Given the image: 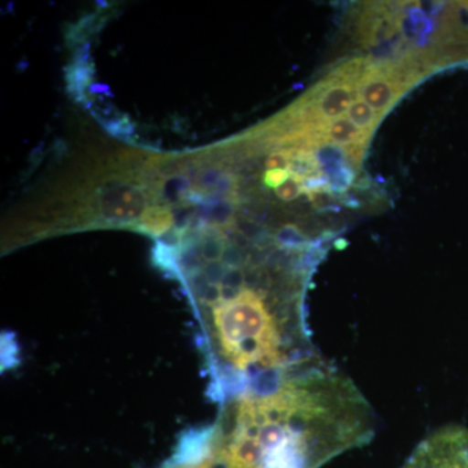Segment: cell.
<instances>
[{"label":"cell","instance_id":"7a4b0ae2","mask_svg":"<svg viewBox=\"0 0 468 468\" xmlns=\"http://www.w3.org/2000/svg\"><path fill=\"white\" fill-rule=\"evenodd\" d=\"M402 468H468V430L445 426L428 435Z\"/></svg>","mask_w":468,"mask_h":468},{"label":"cell","instance_id":"30bf717a","mask_svg":"<svg viewBox=\"0 0 468 468\" xmlns=\"http://www.w3.org/2000/svg\"><path fill=\"white\" fill-rule=\"evenodd\" d=\"M347 117H349L350 122H353L363 132L372 135L383 115L378 113L365 101L358 98V100L351 104L349 111H347Z\"/></svg>","mask_w":468,"mask_h":468},{"label":"cell","instance_id":"9c48e42d","mask_svg":"<svg viewBox=\"0 0 468 468\" xmlns=\"http://www.w3.org/2000/svg\"><path fill=\"white\" fill-rule=\"evenodd\" d=\"M367 68V58L362 57L353 58L335 68L323 80L329 86L337 84L358 85L362 77L365 76Z\"/></svg>","mask_w":468,"mask_h":468},{"label":"cell","instance_id":"52a82bcc","mask_svg":"<svg viewBox=\"0 0 468 468\" xmlns=\"http://www.w3.org/2000/svg\"><path fill=\"white\" fill-rule=\"evenodd\" d=\"M324 134L329 144L335 146L349 147L353 144H367L371 135L363 132L346 117H338L324 125Z\"/></svg>","mask_w":468,"mask_h":468},{"label":"cell","instance_id":"ba28073f","mask_svg":"<svg viewBox=\"0 0 468 468\" xmlns=\"http://www.w3.org/2000/svg\"><path fill=\"white\" fill-rule=\"evenodd\" d=\"M175 224V215L165 206H155L144 212L135 229L149 234V236L162 237L171 230Z\"/></svg>","mask_w":468,"mask_h":468},{"label":"cell","instance_id":"6da1fadb","mask_svg":"<svg viewBox=\"0 0 468 468\" xmlns=\"http://www.w3.org/2000/svg\"><path fill=\"white\" fill-rule=\"evenodd\" d=\"M375 427L359 388L320 360L227 399L215 468H322L371 441Z\"/></svg>","mask_w":468,"mask_h":468},{"label":"cell","instance_id":"8992f818","mask_svg":"<svg viewBox=\"0 0 468 468\" xmlns=\"http://www.w3.org/2000/svg\"><path fill=\"white\" fill-rule=\"evenodd\" d=\"M356 100H358L356 85H334L326 89L322 97L315 101L316 112L323 122H329L347 112L351 104Z\"/></svg>","mask_w":468,"mask_h":468},{"label":"cell","instance_id":"3957f363","mask_svg":"<svg viewBox=\"0 0 468 468\" xmlns=\"http://www.w3.org/2000/svg\"><path fill=\"white\" fill-rule=\"evenodd\" d=\"M98 217L109 224H131L147 211V196L137 185L110 183L98 190L92 201Z\"/></svg>","mask_w":468,"mask_h":468},{"label":"cell","instance_id":"7c38bea8","mask_svg":"<svg viewBox=\"0 0 468 468\" xmlns=\"http://www.w3.org/2000/svg\"><path fill=\"white\" fill-rule=\"evenodd\" d=\"M291 158L292 150L275 151V153L268 155L266 162H264V167H266V171H272V169H288Z\"/></svg>","mask_w":468,"mask_h":468},{"label":"cell","instance_id":"4fadbf2b","mask_svg":"<svg viewBox=\"0 0 468 468\" xmlns=\"http://www.w3.org/2000/svg\"><path fill=\"white\" fill-rule=\"evenodd\" d=\"M292 177L291 172L289 169H272V171H266V174L263 175V183L267 185L268 187H279L280 185L288 181L289 178Z\"/></svg>","mask_w":468,"mask_h":468},{"label":"cell","instance_id":"8fae6325","mask_svg":"<svg viewBox=\"0 0 468 468\" xmlns=\"http://www.w3.org/2000/svg\"><path fill=\"white\" fill-rule=\"evenodd\" d=\"M301 193H303V190H302V180L297 177H292V176L288 181H285L284 184L280 185V186L275 189L277 198L284 202L294 201V199H297L298 197L301 196Z\"/></svg>","mask_w":468,"mask_h":468},{"label":"cell","instance_id":"5b68a950","mask_svg":"<svg viewBox=\"0 0 468 468\" xmlns=\"http://www.w3.org/2000/svg\"><path fill=\"white\" fill-rule=\"evenodd\" d=\"M443 64L468 63V2L446 5L440 27Z\"/></svg>","mask_w":468,"mask_h":468},{"label":"cell","instance_id":"277c9868","mask_svg":"<svg viewBox=\"0 0 468 468\" xmlns=\"http://www.w3.org/2000/svg\"><path fill=\"white\" fill-rule=\"evenodd\" d=\"M359 100L365 101L380 115L392 110L410 86L394 63L369 66L356 85Z\"/></svg>","mask_w":468,"mask_h":468}]
</instances>
